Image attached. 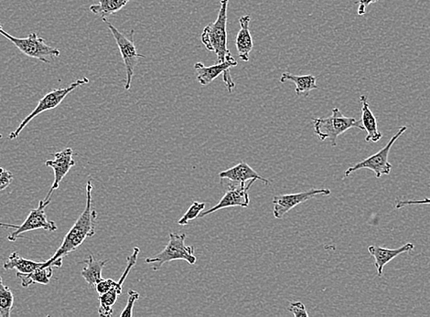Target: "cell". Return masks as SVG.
<instances>
[{
	"mask_svg": "<svg viewBox=\"0 0 430 317\" xmlns=\"http://www.w3.org/2000/svg\"><path fill=\"white\" fill-rule=\"evenodd\" d=\"M92 191H93V183L89 180L87 184V205H85L83 213L80 215L74 226L66 234L62 245L56 250L53 256L47 260L44 266H53V262L63 259L69 253L75 252L87 238L93 237L96 234L97 212L94 207Z\"/></svg>",
	"mask_w": 430,
	"mask_h": 317,
	"instance_id": "6da1fadb",
	"label": "cell"
},
{
	"mask_svg": "<svg viewBox=\"0 0 430 317\" xmlns=\"http://www.w3.org/2000/svg\"><path fill=\"white\" fill-rule=\"evenodd\" d=\"M229 0H221L219 13L217 20L207 25L201 35L202 43L209 52L216 55L218 62L233 61L236 60L231 55L227 48V9Z\"/></svg>",
	"mask_w": 430,
	"mask_h": 317,
	"instance_id": "7a4b0ae2",
	"label": "cell"
},
{
	"mask_svg": "<svg viewBox=\"0 0 430 317\" xmlns=\"http://www.w3.org/2000/svg\"><path fill=\"white\" fill-rule=\"evenodd\" d=\"M315 135L319 140H329L333 147L337 145V138L351 128L363 130L361 121L347 117L341 112L339 109H333L331 116L324 118H313Z\"/></svg>",
	"mask_w": 430,
	"mask_h": 317,
	"instance_id": "3957f363",
	"label": "cell"
},
{
	"mask_svg": "<svg viewBox=\"0 0 430 317\" xmlns=\"http://www.w3.org/2000/svg\"><path fill=\"white\" fill-rule=\"evenodd\" d=\"M169 237L170 240L166 248L153 258H147L145 262L153 263L154 271H159L164 263L179 261V260H182V261L187 262L189 265L194 266L197 258L194 255V247L187 246L185 244L187 235L184 233L181 235L170 233Z\"/></svg>",
	"mask_w": 430,
	"mask_h": 317,
	"instance_id": "277c9868",
	"label": "cell"
},
{
	"mask_svg": "<svg viewBox=\"0 0 430 317\" xmlns=\"http://www.w3.org/2000/svg\"><path fill=\"white\" fill-rule=\"evenodd\" d=\"M0 34L11 41V43H13L23 55L30 57V58L50 63V58L59 57L61 55L58 49L48 45L45 40L38 36L37 33H31L27 38H16L6 33L2 25L0 24Z\"/></svg>",
	"mask_w": 430,
	"mask_h": 317,
	"instance_id": "5b68a950",
	"label": "cell"
},
{
	"mask_svg": "<svg viewBox=\"0 0 430 317\" xmlns=\"http://www.w3.org/2000/svg\"><path fill=\"white\" fill-rule=\"evenodd\" d=\"M89 84V79L84 77L79 79V80L72 82L70 87L66 88L55 89V90L50 91V93L44 95V96L38 103L36 109L28 115L26 118L22 120V122L18 128L15 131L11 132L9 135V139L17 138L20 135L22 130H23L28 126V123L33 120L35 117L40 115V113L55 109L60 104L62 103V101L68 96L72 91L75 89L82 87V85Z\"/></svg>",
	"mask_w": 430,
	"mask_h": 317,
	"instance_id": "8992f818",
	"label": "cell"
},
{
	"mask_svg": "<svg viewBox=\"0 0 430 317\" xmlns=\"http://www.w3.org/2000/svg\"><path fill=\"white\" fill-rule=\"evenodd\" d=\"M407 130V126H402L380 151H378L375 155H370L369 157L365 158L361 162L357 163L344 171L343 179H347L348 177L351 176V174L363 169L373 171L375 173L376 179H380L382 176H388L391 173L392 169H393V166H392V164L388 160L389 152H390L392 147H393L397 139Z\"/></svg>",
	"mask_w": 430,
	"mask_h": 317,
	"instance_id": "52a82bcc",
	"label": "cell"
},
{
	"mask_svg": "<svg viewBox=\"0 0 430 317\" xmlns=\"http://www.w3.org/2000/svg\"><path fill=\"white\" fill-rule=\"evenodd\" d=\"M50 199L48 201H40L39 207L31 209L30 214L28 215L26 220L21 225H14L0 223V227L8 228V229H14L8 236L9 242L15 243L16 240L21 238L22 234L28 233V231L36 230H44L48 231L57 230V226L55 221H49L45 213V208L48 207Z\"/></svg>",
	"mask_w": 430,
	"mask_h": 317,
	"instance_id": "ba28073f",
	"label": "cell"
},
{
	"mask_svg": "<svg viewBox=\"0 0 430 317\" xmlns=\"http://www.w3.org/2000/svg\"><path fill=\"white\" fill-rule=\"evenodd\" d=\"M103 21L109 27L110 31L115 38L116 43L118 44L120 55L122 56L123 62H124L126 68V82L125 89L128 91L131 87L133 76H134V71L136 66L138 65L139 58H145L144 55H139L136 48L134 43V30L131 31V39L126 37L124 34L120 33L112 23H110L106 18H103Z\"/></svg>",
	"mask_w": 430,
	"mask_h": 317,
	"instance_id": "9c48e42d",
	"label": "cell"
},
{
	"mask_svg": "<svg viewBox=\"0 0 430 317\" xmlns=\"http://www.w3.org/2000/svg\"><path fill=\"white\" fill-rule=\"evenodd\" d=\"M237 65H238V62L236 60L218 62L217 65L208 66V67L201 62H197L194 65V69L197 72V80L202 87H206V85L211 84L218 76L223 74L224 82L227 91L232 93L236 87V84L232 79V76H231L230 68L235 67Z\"/></svg>",
	"mask_w": 430,
	"mask_h": 317,
	"instance_id": "30bf717a",
	"label": "cell"
},
{
	"mask_svg": "<svg viewBox=\"0 0 430 317\" xmlns=\"http://www.w3.org/2000/svg\"><path fill=\"white\" fill-rule=\"evenodd\" d=\"M331 190L326 189H312L308 191L295 193V194H286L274 196L273 215L276 218H282L287 212L292 211L297 206L302 204L309 199L317 196H330Z\"/></svg>",
	"mask_w": 430,
	"mask_h": 317,
	"instance_id": "8fae6325",
	"label": "cell"
},
{
	"mask_svg": "<svg viewBox=\"0 0 430 317\" xmlns=\"http://www.w3.org/2000/svg\"><path fill=\"white\" fill-rule=\"evenodd\" d=\"M221 184L226 187L227 189L239 188L246 185L250 180H259L265 186L270 185V182L261 177L257 171L253 169L248 163L241 162L231 169L224 170L219 174Z\"/></svg>",
	"mask_w": 430,
	"mask_h": 317,
	"instance_id": "7c38bea8",
	"label": "cell"
},
{
	"mask_svg": "<svg viewBox=\"0 0 430 317\" xmlns=\"http://www.w3.org/2000/svg\"><path fill=\"white\" fill-rule=\"evenodd\" d=\"M255 182V179H252L245 186L227 189L226 194H224L217 205H215L214 207L208 209L206 211L201 212L197 218L208 216V215L223 208L232 207L248 208L250 204L249 189Z\"/></svg>",
	"mask_w": 430,
	"mask_h": 317,
	"instance_id": "4fadbf2b",
	"label": "cell"
},
{
	"mask_svg": "<svg viewBox=\"0 0 430 317\" xmlns=\"http://www.w3.org/2000/svg\"><path fill=\"white\" fill-rule=\"evenodd\" d=\"M72 155H74L72 149L66 148L65 150L57 152L56 154L53 155L55 160L46 161V166L52 167L53 171H55V182H53L52 188H50L48 195L44 199V201L50 199L53 192L59 189L60 184L62 182V179L67 175L70 169L72 167H75V161Z\"/></svg>",
	"mask_w": 430,
	"mask_h": 317,
	"instance_id": "5bb4252c",
	"label": "cell"
},
{
	"mask_svg": "<svg viewBox=\"0 0 430 317\" xmlns=\"http://www.w3.org/2000/svg\"><path fill=\"white\" fill-rule=\"evenodd\" d=\"M415 249L413 243L404 244L402 247L397 249L382 248L380 246L371 245L368 247V252L375 258V266L377 272L378 277L384 274V268L389 262L393 261L397 256L402 253L410 252Z\"/></svg>",
	"mask_w": 430,
	"mask_h": 317,
	"instance_id": "9a60e30c",
	"label": "cell"
},
{
	"mask_svg": "<svg viewBox=\"0 0 430 317\" xmlns=\"http://www.w3.org/2000/svg\"><path fill=\"white\" fill-rule=\"evenodd\" d=\"M360 103H361L362 106V117L360 121H361L363 130L368 132L365 141L372 143L380 141L382 135L378 129L377 119H376L371 109H370L368 97L365 95H361L360 96Z\"/></svg>",
	"mask_w": 430,
	"mask_h": 317,
	"instance_id": "2e32d148",
	"label": "cell"
},
{
	"mask_svg": "<svg viewBox=\"0 0 430 317\" xmlns=\"http://www.w3.org/2000/svg\"><path fill=\"white\" fill-rule=\"evenodd\" d=\"M250 21H251V18L249 15L243 16L239 18L241 28H240L236 40L237 52H238L239 58L243 62L249 61L250 52L254 48L251 33L249 30Z\"/></svg>",
	"mask_w": 430,
	"mask_h": 317,
	"instance_id": "e0dca14e",
	"label": "cell"
},
{
	"mask_svg": "<svg viewBox=\"0 0 430 317\" xmlns=\"http://www.w3.org/2000/svg\"><path fill=\"white\" fill-rule=\"evenodd\" d=\"M280 82L282 84L287 82H292L296 87V94H303L309 96V93L313 90H318L317 79L312 74L308 75H295L290 72H284L281 75Z\"/></svg>",
	"mask_w": 430,
	"mask_h": 317,
	"instance_id": "ac0fdd59",
	"label": "cell"
},
{
	"mask_svg": "<svg viewBox=\"0 0 430 317\" xmlns=\"http://www.w3.org/2000/svg\"><path fill=\"white\" fill-rule=\"evenodd\" d=\"M82 263L87 265L81 272L82 277H83L90 287H96L97 284H99L104 279L102 277V271L107 261H98V260L94 258L93 255H90Z\"/></svg>",
	"mask_w": 430,
	"mask_h": 317,
	"instance_id": "d6986e66",
	"label": "cell"
},
{
	"mask_svg": "<svg viewBox=\"0 0 430 317\" xmlns=\"http://www.w3.org/2000/svg\"><path fill=\"white\" fill-rule=\"evenodd\" d=\"M44 263H45V262H38L23 258V257L20 256L18 252H14L9 256L7 261L3 265V268L7 271L16 270L17 272H21V274H27L37 270V269L43 267Z\"/></svg>",
	"mask_w": 430,
	"mask_h": 317,
	"instance_id": "ffe728a7",
	"label": "cell"
},
{
	"mask_svg": "<svg viewBox=\"0 0 430 317\" xmlns=\"http://www.w3.org/2000/svg\"><path fill=\"white\" fill-rule=\"evenodd\" d=\"M53 266H43L31 274L17 272V277L21 279L22 287L27 288L31 284H48L53 275Z\"/></svg>",
	"mask_w": 430,
	"mask_h": 317,
	"instance_id": "44dd1931",
	"label": "cell"
},
{
	"mask_svg": "<svg viewBox=\"0 0 430 317\" xmlns=\"http://www.w3.org/2000/svg\"><path fill=\"white\" fill-rule=\"evenodd\" d=\"M131 0H98L97 4L90 6L92 13L106 18L121 11Z\"/></svg>",
	"mask_w": 430,
	"mask_h": 317,
	"instance_id": "7402d4cb",
	"label": "cell"
},
{
	"mask_svg": "<svg viewBox=\"0 0 430 317\" xmlns=\"http://www.w3.org/2000/svg\"><path fill=\"white\" fill-rule=\"evenodd\" d=\"M14 306V296L7 285L3 284L0 277V316L9 317Z\"/></svg>",
	"mask_w": 430,
	"mask_h": 317,
	"instance_id": "603a6c76",
	"label": "cell"
},
{
	"mask_svg": "<svg viewBox=\"0 0 430 317\" xmlns=\"http://www.w3.org/2000/svg\"><path fill=\"white\" fill-rule=\"evenodd\" d=\"M204 208L205 203L194 201L192 203L191 207L189 208L187 212L183 215L181 220H179L178 224L181 225V226H185V225L189 223V221L196 220L201 212L204 211Z\"/></svg>",
	"mask_w": 430,
	"mask_h": 317,
	"instance_id": "cb8c5ba5",
	"label": "cell"
},
{
	"mask_svg": "<svg viewBox=\"0 0 430 317\" xmlns=\"http://www.w3.org/2000/svg\"><path fill=\"white\" fill-rule=\"evenodd\" d=\"M140 298L138 291L134 290L128 291V304L122 311V313H120V316L121 317H131L133 316V309H134L135 303Z\"/></svg>",
	"mask_w": 430,
	"mask_h": 317,
	"instance_id": "d4e9b609",
	"label": "cell"
},
{
	"mask_svg": "<svg viewBox=\"0 0 430 317\" xmlns=\"http://www.w3.org/2000/svg\"><path fill=\"white\" fill-rule=\"evenodd\" d=\"M14 176L11 171L0 167V191L8 188L13 182Z\"/></svg>",
	"mask_w": 430,
	"mask_h": 317,
	"instance_id": "484cf974",
	"label": "cell"
},
{
	"mask_svg": "<svg viewBox=\"0 0 430 317\" xmlns=\"http://www.w3.org/2000/svg\"><path fill=\"white\" fill-rule=\"evenodd\" d=\"M116 287H118V283L112 280V279H103V280L101 281L99 284H97V287L94 288H96L98 294H103Z\"/></svg>",
	"mask_w": 430,
	"mask_h": 317,
	"instance_id": "4316f807",
	"label": "cell"
},
{
	"mask_svg": "<svg viewBox=\"0 0 430 317\" xmlns=\"http://www.w3.org/2000/svg\"><path fill=\"white\" fill-rule=\"evenodd\" d=\"M290 312L293 313L295 317H309L304 304L302 302H292L289 307Z\"/></svg>",
	"mask_w": 430,
	"mask_h": 317,
	"instance_id": "83f0119b",
	"label": "cell"
},
{
	"mask_svg": "<svg viewBox=\"0 0 430 317\" xmlns=\"http://www.w3.org/2000/svg\"><path fill=\"white\" fill-rule=\"evenodd\" d=\"M412 205H430V199L426 198L422 199V201H413V199H409V201H397L396 208L400 209Z\"/></svg>",
	"mask_w": 430,
	"mask_h": 317,
	"instance_id": "f1b7e54d",
	"label": "cell"
},
{
	"mask_svg": "<svg viewBox=\"0 0 430 317\" xmlns=\"http://www.w3.org/2000/svg\"><path fill=\"white\" fill-rule=\"evenodd\" d=\"M379 0H358V11H357V13L359 16H363L366 13V9H368V6L371 4H374V3L378 2Z\"/></svg>",
	"mask_w": 430,
	"mask_h": 317,
	"instance_id": "f546056e",
	"label": "cell"
},
{
	"mask_svg": "<svg viewBox=\"0 0 430 317\" xmlns=\"http://www.w3.org/2000/svg\"><path fill=\"white\" fill-rule=\"evenodd\" d=\"M1 138H2V135H1V134H0V139H1Z\"/></svg>",
	"mask_w": 430,
	"mask_h": 317,
	"instance_id": "4dcf8cb0",
	"label": "cell"
}]
</instances>
